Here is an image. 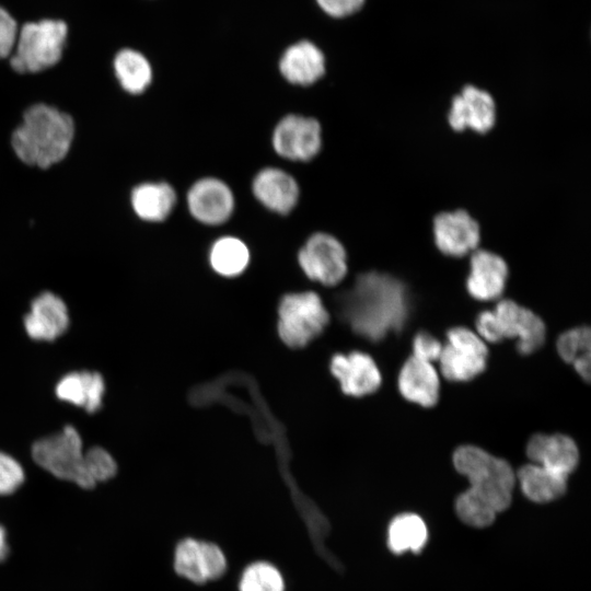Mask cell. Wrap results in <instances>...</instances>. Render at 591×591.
Returning a JSON list of instances; mask_svg holds the SVG:
<instances>
[{
  "label": "cell",
  "instance_id": "cell-26",
  "mask_svg": "<svg viewBox=\"0 0 591 591\" xmlns=\"http://www.w3.org/2000/svg\"><path fill=\"white\" fill-rule=\"evenodd\" d=\"M428 531L425 521L415 513H403L387 529V545L395 554L418 553L426 545Z\"/></svg>",
  "mask_w": 591,
  "mask_h": 591
},
{
  "label": "cell",
  "instance_id": "cell-38",
  "mask_svg": "<svg viewBox=\"0 0 591 591\" xmlns=\"http://www.w3.org/2000/svg\"><path fill=\"white\" fill-rule=\"evenodd\" d=\"M9 546L7 543V534L5 530L2 525H0V561L3 560L8 556Z\"/></svg>",
  "mask_w": 591,
  "mask_h": 591
},
{
  "label": "cell",
  "instance_id": "cell-14",
  "mask_svg": "<svg viewBox=\"0 0 591 591\" xmlns=\"http://www.w3.org/2000/svg\"><path fill=\"white\" fill-rule=\"evenodd\" d=\"M331 371L339 381L343 392L351 396L371 394L380 387L382 381L374 360L360 351L335 355L331 361Z\"/></svg>",
  "mask_w": 591,
  "mask_h": 591
},
{
  "label": "cell",
  "instance_id": "cell-37",
  "mask_svg": "<svg viewBox=\"0 0 591 591\" xmlns=\"http://www.w3.org/2000/svg\"><path fill=\"white\" fill-rule=\"evenodd\" d=\"M575 370L584 381L590 379V352L584 354L572 361Z\"/></svg>",
  "mask_w": 591,
  "mask_h": 591
},
{
  "label": "cell",
  "instance_id": "cell-8",
  "mask_svg": "<svg viewBox=\"0 0 591 591\" xmlns=\"http://www.w3.org/2000/svg\"><path fill=\"white\" fill-rule=\"evenodd\" d=\"M304 274L325 286H335L347 274V254L343 244L324 232L312 234L298 254Z\"/></svg>",
  "mask_w": 591,
  "mask_h": 591
},
{
  "label": "cell",
  "instance_id": "cell-28",
  "mask_svg": "<svg viewBox=\"0 0 591 591\" xmlns=\"http://www.w3.org/2000/svg\"><path fill=\"white\" fill-rule=\"evenodd\" d=\"M237 591H286V579L278 566L265 559L246 564L236 580Z\"/></svg>",
  "mask_w": 591,
  "mask_h": 591
},
{
  "label": "cell",
  "instance_id": "cell-29",
  "mask_svg": "<svg viewBox=\"0 0 591 591\" xmlns=\"http://www.w3.org/2000/svg\"><path fill=\"white\" fill-rule=\"evenodd\" d=\"M455 510L464 523L474 528H486L496 519L495 510L470 488L460 494Z\"/></svg>",
  "mask_w": 591,
  "mask_h": 591
},
{
  "label": "cell",
  "instance_id": "cell-5",
  "mask_svg": "<svg viewBox=\"0 0 591 591\" xmlns=\"http://www.w3.org/2000/svg\"><path fill=\"white\" fill-rule=\"evenodd\" d=\"M34 461L55 477L90 489L94 485L86 475L82 440L72 426L37 440L32 447Z\"/></svg>",
  "mask_w": 591,
  "mask_h": 591
},
{
  "label": "cell",
  "instance_id": "cell-15",
  "mask_svg": "<svg viewBox=\"0 0 591 591\" xmlns=\"http://www.w3.org/2000/svg\"><path fill=\"white\" fill-rule=\"evenodd\" d=\"M69 325L68 309L63 300L45 291L31 302V311L24 317L27 335L36 340L51 341L62 335Z\"/></svg>",
  "mask_w": 591,
  "mask_h": 591
},
{
  "label": "cell",
  "instance_id": "cell-16",
  "mask_svg": "<svg viewBox=\"0 0 591 591\" xmlns=\"http://www.w3.org/2000/svg\"><path fill=\"white\" fill-rule=\"evenodd\" d=\"M470 265L466 280L468 293L479 301L499 298L508 277V266L503 258L489 251L476 250L471 256Z\"/></svg>",
  "mask_w": 591,
  "mask_h": 591
},
{
  "label": "cell",
  "instance_id": "cell-32",
  "mask_svg": "<svg viewBox=\"0 0 591 591\" xmlns=\"http://www.w3.org/2000/svg\"><path fill=\"white\" fill-rule=\"evenodd\" d=\"M24 480L20 463L12 456L0 452V495L14 493Z\"/></svg>",
  "mask_w": 591,
  "mask_h": 591
},
{
  "label": "cell",
  "instance_id": "cell-33",
  "mask_svg": "<svg viewBox=\"0 0 591 591\" xmlns=\"http://www.w3.org/2000/svg\"><path fill=\"white\" fill-rule=\"evenodd\" d=\"M18 33L16 21L7 10L0 7V59L11 56L15 46Z\"/></svg>",
  "mask_w": 591,
  "mask_h": 591
},
{
  "label": "cell",
  "instance_id": "cell-25",
  "mask_svg": "<svg viewBox=\"0 0 591 591\" xmlns=\"http://www.w3.org/2000/svg\"><path fill=\"white\" fill-rule=\"evenodd\" d=\"M174 575L195 586L207 583L202 540L194 536L179 538L172 552Z\"/></svg>",
  "mask_w": 591,
  "mask_h": 591
},
{
  "label": "cell",
  "instance_id": "cell-24",
  "mask_svg": "<svg viewBox=\"0 0 591 591\" xmlns=\"http://www.w3.org/2000/svg\"><path fill=\"white\" fill-rule=\"evenodd\" d=\"M113 68L119 85L128 94L139 95L152 82L151 63L144 55L136 49H120L113 60Z\"/></svg>",
  "mask_w": 591,
  "mask_h": 591
},
{
  "label": "cell",
  "instance_id": "cell-36",
  "mask_svg": "<svg viewBox=\"0 0 591 591\" xmlns=\"http://www.w3.org/2000/svg\"><path fill=\"white\" fill-rule=\"evenodd\" d=\"M478 334L486 340L497 343L502 340L495 314L493 311H483L476 318Z\"/></svg>",
  "mask_w": 591,
  "mask_h": 591
},
{
  "label": "cell",
  "instance_id": "cell-13",
  "mask_svg": "<svg viewBox=\"0 0 591 591\" xmlns=\"http://www.w3.org/2000/svg\"><path fill=\"white\" fill-rule=\"evenodd\" d=\"M437 247L445 255L461 257L478 245V223L464 210L439 213L433 220Z\"/></svg>",
  "mask_w": 591,
  "mask_h": 591
},
{
  "label": "cell",
  "instance_id": "cell-3",
  "mask_svg": "<svg viewBox=\"0 0 591 591\" xmlns=\"http://www.w3.org/2000/svg\"><path fill=\"white\" fill-rule=\"evenodd\" d=\"M456 471L464 475L470 489L488 503L496 513L511 503L515 475L509 463L475 445H462L453 454Z\"/></svg>",
  "mask_w": 591,
  "mask_h": 591
},
{
  "label": "cell",
  "instance_id": "cell-10",
  "mask_svg": "<svg viewBox=\"0 0 591 591\" xmlns=\"http://www.w3.org/2000/svg\"><path fill=\"white\" fill-rule=\"evenodd\" d=\"M493 312L502 338H517L520 354L530 355L544 344L545 324L531 310L512 300H502Z\"/></svg>",
  "mask_w": 591,
  "mask_h": 591
},
{
  "label": "cell",
  "instance_id": "cell-7",
  "mask_svg": "<svg viewBox=\"0 0 591 591\" xmlns=\"http://www.w3.org/2000/svg\"><path fill=\"white\" fill-rule=\"evenodd\" d=\"M488 349L478 335L466 327H453L447 333L439 357L441 372L450 381H470L485 370Z\"/></svg>",
  "mask_w": 591,
  "mask_h": 591
},
{
  "label": "cell",
  "instance_id": "cell-27",
  "mask_svg": "<svg viewBox=\"0 0 591 591\" xmlns=\"http://www.w3.org/2000/svg\"><path fill=\"white\" fill-rule=\"evenodd\" d=\"M209 260L216 273L224 277L242 274L250 263V250L239 237L227 235L215 241Z\"/></svg>",
  "mask_w": 591,
  "mask_h": 591
},
{
  "label": "cell",
  "instance_id": "cell-11",
  "mask_svg": "<svg viewBox=\"0 0 591 591\" xmlns=\"http://www.w3.org/2000/svg\"><path fill=\"white\" fill-rule=\"evenodd\" d=\"M187 206L197 221L218 225L231 217L234 209V196L223 181L204 177L190 186L187 193Z\"/></svg>",
  "mask_w": 591,
  "mask_h": 591
},
{
  "label": "cell",
  "instance_id": "cell-19",
  "mask_svg": "<svg viewBox=\"0 0 591 591\" xmlns=\"http://www.w3.org/2000/svg\"><path fill=\"white\" fill-rule=\"evenodd\" d=\"M279 71L292 84L310 85L325 72L324 54L310 40L297 42L281 55Z\"/></svg>",
  "mask_w": 591,
  "mask_h": 591
},
{
  "label": "cell",
  "instance_id": "cell-20",
  "mask_svg": "<svg viewBox=\"0 0 591 591\" xmlns=\"http://www.w3.org/2000/svg\"><path fill=\"white\" fill-rule=\"evenodd\" d=\"M398 390L407 401L431 407L439 398L438 373L430 362L410 357L401 369Z\"/></svg>",
  "mask_w": 591,
  "mask_h": 591
},
{
  "label": "cell",
  "instance_id": "cell-30",
  "mask_svg": "<svg viewBox=\"0 0 591 591\" xmlns=\"http://www.w3.org/2000/svg\"><path fill=\"white\" fill-rule=\"evenodd\" d=\"M85 472L92 484L105 482L115 476L117 465L113 456L103 448L94 447L84 452Z\"/></svg>",
  "mask_w": 591,
  "mask_h": 591
},
{
  "label": "cell",
  "instance_id": "cell-23",
  "mask_svg": "<svg viewBox=\"0 0 591 591\" xmlns=\"http://www.w3.org/2000/svg\"><path fill=\"white\" fill-rule=\"evenodd\" d=\"M515 478H518L523 494L537 503L559 498L565 494L567 487L566 476L534 463L522 466Z\"/></svg>",
  "mask_w": 591,
  "mask_h": 591
},
{
  "label": "cell",
  "instance_id": "cell-22",
  "mask_svg": "<svg viewBox=\"0 0 591 591\" xmlns=\"http://www.w3.org/2000/svg\"><path fill=\"white\" fill-rule=\"evenodd\" d=\"M104 391L102 375L91 371L68 373L56 386L59 399L83 407L89 414L101 408Z\"/></svg>",
  "mask_w": 591,
  "mask_h": 591
},
{
  "label": "cell",
  "instance_id": "cell-31",
  "mask_svg": "<svg viewBox=\"0 0 591 591\" xmlns=\"http://www.w3.org/2000/svg\"><path fill=\"white\" fill-rule=\"evenodd\" d=\"M591 335L587 326L577 327L565 332L557 340V351L564 361H572L590 352Z\"/></svg>",
  "mask_w": 591,
  "mask_h": 591
},
{
  "label": "cell",
  "instance_id": "cell-1",
  "mask_svg": "<svg viewBox=\"0 0 591 591\" xmlns=\"http://www.w3.org/2000/svg\"><path fill=\"white\" fill-rule=\"evenodd\" d=\"M340 314L360 336L378 341L401 331L409 313L407 289L398 279L375 271L360 275L340 299Z\"/></svg>",
  "mask_w": 591,
  "mask_h": 591
},
{
  "label": "cell",
  "instance_id": "cell-21",
  "mask_svg": "<svg viewBox=\"0 0 591 591\" xmlns=\"http://www.w3.org/2000/svg\"><path fill=\"white\" fill-rule=\"evenodd\" d=\"M135 215L146 222H162L176 204L174 188L165 182H143L136 185L129 196Z\"/></svg>",
  "mask_w": 591,
  "mask_h": 591
},
{
  "label": "cell",
  "instance_id": "cell-34",
  "mask_svg": "<svg viewBox=\"0 0 591 591\" xmlns=\"http://www.w3.org/2000/svg\"><path fill=\"white\" fill-rule=\"evenodd\" d=\"M442 347L434 336L420 332L413 340V357L431 363V361L439 359Z\"/></svg>",
  "mask_w": 591,
  "mask_h": 591
},
{
  "label": "cell",
  "instance_id": "cell-4",
  "mask_svg": "<svg viewBox=\"0 0 591 591\" xmlns=\"http://www.w3.org/2000/svg\"><path fill=\"white\" fill-rule=\"evenodd\" d=\"M68 28L63 21L42 20L25 23L18 33L9 57L13 71L37 73L56 66L62 58Z\"/></svg>",
  "mask_w": 591,
  "mask_h": 591
},
{
  "label": "cell",
  "instance_id": "cell-2",
  "mask_svg": "<svg viewBox=\"0 0 591 591\" xmlns=\"http://www.w3.org/2000/svg\"><path fill=\"white\" fill-rule=\"evenodd\" d=\"M76 134V120L69 112L37 102L22 112L10 135V147L24 166L46 171L68 158Z\"/></svg>",
  "mask_w": 591,
  "mask_h": 591
},
{
  "label": "cell",
  "instance_id": "cell-9",
  "mask_svg": "<svg viewBox=\"0 0 591 591\" xmlns=\"http://www.w3.org/2000/svg\"><path fill=\"white\" fill-rule=\"evenodd\" d=\"M271 144L276 153L283 159L309 161L321 149V125L313 117L289 114L276 125Z\"/></svg>",
  "mask_w": 591,
  "mask_h": 591
},
{
  "label": "cell",
  "instance_id": "cell-6",
  "mask_svg": "<svg viewBox=\"0 0 591 591\" xmlns=\"http://www.w3.org/2000/svg\"><path fill=\"white\" fill-rule=\"evenodd\" d=\"M278 333L292 348L306 346L328 323V313L321 298L312 291L290 293L278 308Z\"/></svg>",
  "mask_w": 591,
  "mask_h": 591
},
{
  "label": "cell",
  "instance_id": "cell-35",
  "mask_svg": "<svg viewBox=\"0 0 591 591\" xmlns=\"http://www.w3.org/2000/svg\"><path fill=\"white\" fill-rule=\"evenodd\" d=\"M316 3L327 15L341 19L359 11L364 0H316Z\"/></svg>",
  "mask_w": 591,
  "mask_h": 591
},
{
  "label": "cell",
  "instance_id": "cell-17",
  "mask_svg": "<svg viewBox=\"0 0 591 591\" xmlns=\"http://www.w3.org/2000/svg\"><path fill=\"white\" fill-rule=\"evenodd\" d=\"M526 454L534 464L568 477L579 461L575 441L565 434H534L528 442Z\"/></svg>",
  "mask_w": 591,
  "mask_h": 591
},
{
  "label": "cell",
  "instance_id": "cell-18",
  "mask_svg": "<svg viewBox=\"0 0 591 591\" xmlns=\"http://www.w3.org/2000/svg\"><path fill=\"white\" fill-rule=\"evenodd\" d=\"M252 190L262 205L280 215L290 212L299 199L296 179L277 167L260 170L253 179Z\"/></svg>",
  "mask_w": 591,
  "mask_h": 591
},
{
  "label": "cell",
  "instance_id": "cell-12",
  "mask_svg": "<svg viewBox=\"0 0 591 591\" xmlns=\"http://www.w3.org/2000/svg\"><path fill=\"white\" fill-rule=\"evenodd\" d=\"M496 106L493 96L474 85H466L453 97L448 120L456 130L472 129L484 134L495 124Z\"/></svg>",
  "mask_w": 591,
  "mask_h": 591
}]
</instances>
